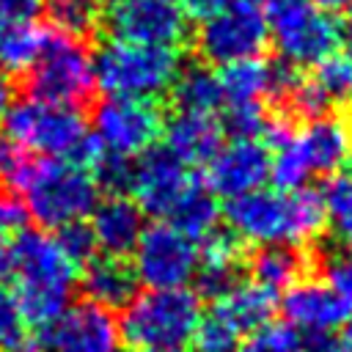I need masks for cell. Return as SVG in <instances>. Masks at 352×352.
<instances>
[{"mask_svg": "<svg viewBox=\"0 0 352 352\" xmlns=\"http://www.w3.org/2000/svg\"><path fill=\"white\" fill-rule=\"evenodd\" d=\"M11 278L28 324L44 330L72 305L80 264L63 250L55 234L25 228L11 239Z\"/></svg>", "mask_w": 352, "mask_h": 352, "instance_id": "obj_1", "label": "cell"}, {"mask_svg": "<svg viewBox=\"0 0 352 352\" xmlns=\"http://www.w3.org/2000/svg\"><path fill=\"white\" fill-rule=\"evenodd\" d=\"M226 223L236 239L256 248H305L324 228L322 192L302 190H267L258 187L226 204Z\"/></svg>", "mask_w": 352, "mask_h": 352, "instance_id": "obj_2", "label": "cell"}, {"mask_svg": "<svg viewBox=\"0 0 352 352\" xmlns=\"http://www.w3.org/2000/svg\"><path fill=\"white\" fill-rule=\"evenodd\" d=\"M201 316V300L187 286L146 289L124 305L121 341L132 352H190Z\"/></svg>", "mask_w": 352, "mask_h": 352, "instance_id": "obj_3", "label": "cell"}, {"mask_svg": "<svg viewBox=\"0 0 352 352\" xmlns=\"http://www.w3.org/2000/svg\"><path fill=\"white\" fill-rule=\"evenodd\" d=\"M3 135L44 160H69L88 165L96 154L91 126L77 107L33 96L14 102L6 110Z\"/></svg>", "mask_w": 352, "mask_h": 352, "instance_id": "obj_4", "label": "cell"}, {"mask_svg": "<svg viewBox=\"0 0 352 352\" xmlns=\"http://www.w3.org/2000/svg\"><path fill=\"white\" fill-rule=\"evenodd\" d=\"M19 192L28 214L44 228L82 223L99 201V184L88 165L44 157L36 160Z\"/></svg>", "mask_w": 352, "mask_h": 352, "instance_id": "obj_5", "label": "cell"}, {"mask_svg": "<svg viewBox=\"0 0 352 352\" xmlns=\"http://www.w3.org/2000/svg\"><path fill=\"white\" fill-rule=\"evenodd\" d=\"M182 58L176 47H151L107 38L94 55V80L107 96L157 99L170 91Z\"/></svg>", "mask_w": 352, "mask_h": 352, "instance_id": "obj_6", "label": "cell"}, {"mask_svg": "<svg viewBox=\"0 0 352 352\" xmlns=\"http://www.w3.org/2000/svg\"><path fill=\"white\" fill-rule=\"evenodd\" d=\"M267 33L280 60L305 69L336 55L341 25L311 0H267Z\"/></svg>", "mask_w": 352, "mask_h": 352, "instance_id": "obj_7", "label": "cell"}, {"mask_svg": "<svg viewBox=\"0 0 352 352\" xmlns=\"http://www.w3.org/2000/svg\"><path fill=\"white\" fill-rule=\"evenodd\" d=\"M96 88L94 55L82 38L63 30H44L38 55L28 69V91L33 99L77 107Z\"/></svg>", "mask_w": 352, "mask_h": 352, "instance_id": "obj_8", "label": "cell"}, {"mask_svg": "<svg viewBox=\"0 0 352 352\" xmlns=\"http://www.w3.org/2000/svg\"><path fill=\"white\" fill-rule=\"evenodd\" d=\"M267 19L258 3L234 0L206 16L195 30V50L212 66H228L245 58H258L267 47Z\"/></svg>", "mask_w": 352, "mask_h": 352, "instance_id": "obj_9", "label": "cell"}, {"mask_svg": "<svg viewBox=\"0 0 352 352\" xmlns=\"http://www.w3.org/2000/svg\"><path fill=\"white\" fill-rule=\"evenodd\" d=\"M198 261V239L187 236L168 220L146 226L132 250L135 280L146 283V289H184L195 278Z\"/></svg>", "mask_w": 352, "mask_h": 352, "instance_id": "obj_10", "label": "cell"}, {"mask_svg": "<svg viewBox=\"0 0 352 352\" xmlns=\"http://www.w3.org/2000/svg\"><path fill=\"white\" fill-rule=\"evenodd\" d=\"M162 132V113L151 99H126V96H104L96 104L91 138L96 151L138 160L143 151L154 148Z\"/></svg>", "mask_w": 352, "mask_h": 352, "instance_id": "obj_11", "label": "cell"}, {"mask_svg": "<svg viewBox=\"0 0 352 352\" xmlns=\"http://www.w3.org/2000/svg\"><path fill=\"white\" fill-rule=\"evenodd\" d=\"M102 25L110 38L151 47H176L190 30L176 0H102Z\"/></svg>", "mask_w": 352, "mask_h": 352, "instance_id": "obj_12", "label": "cell"}, {"mask_svg": "<svg viewBox=\"0 0 352 352\" xmlns=\"http://www.w3.org/2000/svg\"><path fill=\"white\" fill-rule=\"evenodd\" d=\"M41 352H121V327L110 308L94 302L69 305L38 338Z\"/></svg>", "mask_w": 352, "mask_h": 352, "instance_id": "obj_13", "label": "cell"}, {"mask_svg": "<svg viewBox=\"0 0 352 352\" xmlns=\"http://www.w3.org/2000/svg\"><path fill=\"white\" fill-rule=\"evenodd\" d=\"M192 184L195 179L190 176L187 165L179 162L165 146H154L143 151L138 160H132L126 190L132 192V201L140 206V212L165 220Z\"/></svg>", "mask_w": 352, "mask_h": 352, "instance_id": "obj_14", "label": "cell"}, {"mask_svg": "<svg viewBox=\"0 0 352 352\" xmlns=\"http://www.w3.org/2000/svg\"><path fill=\"white\" fill-rule=\"evenodd\" d=\"M270 179V148L261 138H231L206 162L204 187L217 198H239Z\"/></svg>", "mask_w": 352, "mask_h": 352, "instance_id": "obj_15", "label": "cell"}, {"mask_svg": "<svg viewBox=\"0 0 352 352\" xmlns=\"http://www.w3.org/2000/svg\"><path fill=\"white\" fill-rule=\"evenodd\" d=\"M280 314L286 327H292L300 338L319 341L344 324L349 308L324 280H297L283 292Z\"/></svg>", "mask_w": 352, "mask_h": 352, "instance_id": "obj_16", "label": "cell"}, {"mask_svg": "<svg viewBox=\"0 0 352 352\" xmlns=\"http://www.w3.org/2000/svg\"><path fill=\"white\" fill-rule=\"evenodd\" d=\"M294 146L311 176H336L352 157V129L344 118L324 113L294 129Z\"/></svg>", "mask_w": 352, "mask_h": 352, "instance_id": "obj_17", "label": "cell"}, {"mask_svg": "<svg viewBox=\"0 0 352 352\" xmlns=\"http://www.w3.org/2000/svg\"><path fill=\"white\" fill-rule=\"evenodd\" d=\"M88 228L96 250H102L104 256L121 258L135 250L146 223H143L140 206L132 198L116 192V195H107L104 201H96Z\"/></svg>", "mask_w": 352, "mask_h": 352, "instance_id": "obj_18", "label": "cell"}, {"mask_svg": "<svg viewBox=\"0 0 352 352\" xmlns=\"http://www.w3.org/2000/svg\"><path fill=\"white\" fill-rule=\"evenodd\" d=\"M165 148L190 165H206L214 151L223 146V124L214 116L201 113H176L168 124H162Z\"/></svg>", "mask_w": 352, "mask_h": 352, "instance_id": "obj_19", "label": "cell"}, {"mask_svg": "<svg viewBox=\"0 0 352 352\" xmlns=\"http://www.w3.org/2000/svg\"><path fill=\"white\" fill-rule=\"evenodd\" d=\"M80 283H82L88 302L102 305V308L126 305L135 294V272L116 256H102V258H91L88 264H82Z\"/></svg>", "mask_w": 352, "mask_h": 352, "instance_id": "obj_20", "label": "cell"}, {"mask_svg": "<svg viewBox=\"0 0 352 352\" xmlns=\"http://www.w3.org/2000/svg\"><path fill=\"white\" fill-rule=\"evenodd\" d=\"M170 96L176 104V113H201V116H214L223 107V88H220V77L214 69L195 63V66H184L173 85H170Z\"/></svg>", "mask_w": 352, "mask_h": 352, "instance_id": "obj_21", "label": "cell"}, {"mask_svg": "<svg viewBox=\"0 0 352 352\" xmlns=\"http://www.w3.org/2000/svg\"><path fill=\"white\" fill-rule=\"evenodd\" d=\"M212 308L220 311L242 336H248L256 327L270 322L272 308H275V294H270L267 289L256 286L253 280L234 283L228 292H223L217 297V302Z\"/></svg>", "mask_w": 352, "mask_h": 352, "instance_id": "obj_22", "label": "cell"}, {"mask_svg": "<svg viewBox=\"0 0 352 352\" xmlns=\"http://www.w3.org/2000/svg\"><path fill=\"white\" fill-rule=\"evenodd\" d=\"M302 272H305V258L300 248H283V245L258 248L250 258V280L275 297L292 289L297 280H302Z\"/></svg>", "mask_w": 352, "mask_h": 352, "instance_id": "obj_23", "label": "cell"}, {"mask_svg": "<svg viewBox=\"0 0 352 352\" xmlns=\"http://www.w3.org/2000/svg\"><path fill=\"white\" fill-rule=\"evenodd\" d=\"M236 270H239V250L236 242L226 234H212L204 239L201 248V261H198V272L195 280L201 286V292L220 297L223 292H228L236 283Z\"/></svg>", "mask_w": 352, "mask_h": 352, "instance_id": "obj_24", "label": "cell"}, {"mask_svg": "<svg viewBox=\"0 0 352 352\" xmlns=\"http://www.w3.org/2000/svg\"><path fill=\"white\" fill-rule=\"evenodd\" d=\"M223 88V107L236 104H261L270 96V63L261 58H245L217 72Z\"/></svg>", "mask_w": 352, "mask_h": 352, "instance_id": "obj_25", "label": "cell"}, {"mask_svg": "<svg viewBox=\"0 0 352 352\" xmlns=\"http://www.w3.org/2000/svg\"><path fill=\"white\" fill-rule=\"evenodd\" d=\"M217 217H220V209H217L214 195L204 184L195 182L165 220L173 223L176 228H182L192 239H206V236L214 234Z\"/></svg>", "mask_w": 352, "mask_h": 352, "instance_id": "obj_26", "label": "cell"}, {"mask_svg": "<svg viewBox=\"0 0 352 352\" xmlns=\"http://www.w3.org/2000/svg\"><path fill=\"white\" fill-rule=\"evenodd\" d=\"M44 30L33 22H0V72L3 74H25L41 47Z\"/></svg>", "mask_w": 352, "mask_h": 352, "instance_id": "obj_27", "label": "cell"}, {"mask_svg": "<svg viewBox=\"0 0 352 352\" xmlns=\"http://www.w3.org/2000/svg\"><path fill=\"white\" fill-rule=\"evenodd\" d=\"M324 223L341 250H352V170H341L322 192Z\"/></svg>", "mask_w": 352, "mask_h": 352, "instance_id": "obj_28", "label": "cell"}, {"mask_svg": "<svg viewBox=\"0 0 352 352\" xmlns=\"http://www.w3.org/2000/svg\"><path fill=\"white\" fill-rule=\"evenodd\" d=\"M38 341L14 292L0 283V352H36Z\"/></svg>", "mask_w": 352, "mask_h": 352, "instance_id": "obj_29", "label": "cell"}, {"mask_svg": "<svg viewBox=\"0 0 352 352\" xmlns=\"http://www.w3.org/2000/svg\"><path fill=\"white\" fill-rule=\"evenodd\" d=\"M44 8L55 30L82 38L96 25H102V0H47Z\"/></svg>", "mask_w": 352, "mask_h": 352, "instance_id": "obj_30", "label": "cell"}, {"mask_svg": "<svg viewBox=\"0 0 352 352\" xmlns=\"http://www.w3.org/2000/svg\"><path fill=\"white\" fill-rule=\"evenodd\" d=\"M242 333L220 314V311H209L201 316V324L195 330L192 346L190 352H236L242 344Z\"/></svg>", "mask_w": 352, "mask_h": 352, "instance_id": "obj_31", "label": "cell"}, {"mask_svg": "<svg viewBox=\"0 0 352 352\" xmlns=\"http://www.w3.org/2000/svg\"><path fill=\"white\" fill-rule=\"evenodd\" d=\"M308 80L322 91L330 104H336L352 94V63L341 55H330L327 60L314 66V74Z\"/></svg>", "mask_w": 352, "mask_h": 352, "instance_id": "obj_32", "label": "cell"}, {"mask_svg": "<svg viewBox=\"0 0 352 352\" xmlns=\"http://www.w3.org/2000/svg\"><path fill=\"white\" fill-rule=\"evenodd\" d=\"M236 352H305V344L292 327L267 322L248 333Z\"/></svg>", "mask_w": 352, "mask_h": 352, "instance_id": "obj_33", "label": "cell"}, {"mask_svg": "<svg viewBox=\"0 0 352 352\" xmlns=\"http://www.w3.org/2000/svg\"><path fill=\"white\" fill-rule=\"evenodd\" d=\"M36 154H30L28 148H22L19 143H14L11 138H0V184L8 190H19L30 173V168L36 165Z\"/></svg>", "mask_w": 352, "mask_h": 352, "instance_id": "obj_34", "label": "cell"}, {"mask_svg": "<svg viewBox=\"0 0 352 352\" xmlns=\"http://www.w3.org/2000/svg\"><path fill=\"white\" fill-rule=\"evenodd\" d=\"M220 124L234 138H261L267 116L261 104H236V107H226V116Z\"/></svg>", "mask_w": 352, "mask_h": 352, "instance_id": "obj_35", "label": "cell"}, {"mask_svg": "<svg viewBox=\"0 0 352 352\" xmlns=\"http://www.w3.org/2000/svg\"><path fill=\"white\" fill-rule=\"evenodd\" d=\"M324 283L352 311V250H341V253H333L327 258V264H324Z\"/></svg>", "mask_w": 352, "mask_h": 352, "instance_id": "obj_36", "label": "cell"}, {"mask_svg": "<svg viewBox=\"0 0 352 352\" xmlns=\"http://www.w3.org/2000/svg\"><path fill=\"white\" fill-rule=\"evenodd\" d=\"M58 239H60V245H63V250L82 267V264H88L91 258H94V250H96V245H94V236H91V228L88 226H82V223H74V226H66V228H58V234H55Z\"/></svg>", "mask_w": 352, "mask_h": 352, "instance_id": "obj_37", "label": "cell"}, {"mask_svg": "<svg viewBox=\"0 0 352 352\" xmlns=\"http://www.w3.org/2000/svg\"><path fill=\"white\" fill-rule=\"evenodd\" d=\"M28 209L25 201L14 192H0V231L8 236H16L28 226Z\"/></svg>", "mask_w": 352, "mask_h": 352, "instance_id": "obj_38", "label": "cell"}, {"mask_svg": "<svg viewBox=\"0 0 352 352\" xmlns=\"http://www.w3.org/2000/svg\"><path fill=\"white\" fill-rule=\"evenodd\" d=\"M47 0H0V22H33Z\"/></svg>", "mask_w": 352, "mask_h": 352, "instance_id": "obj_39", "label": "cell"}, {"mask_svg": "<svg viewBox=\"0 0 352 352\" xmlns=\"http://www.w3.org/2000/svg\"><path fill=\"white\" fill-rule=\"evenodd\" d=\"M182 8H184V14L190 16H206V14H212V11H217V8H223V6H228V3H234V0H176Z\"/></svg>", "mask_w": 352, "mask_h": 352, "instance_id": "obj_40", "label": "cell"}, {"mask_svg": "<svg viewBox=\"0 0 352 352\" xmlns=\"http://www.w3.org/2000/svg\"><path fill=\"white\" fill-rule=\"evenodd\" d=\"M11 239L14 236L0 231V283L11 275Z\"/></svg>", "mask_w": 352, "mask_h": 352, "instance_id": "obj_41", "label": "cell"}, {"mask_svg": "<svg viewBox=\"0 0 352 352\" xmlns=\"http://www.w3.org/2000/svg\"><path fill=\"white\" fill-rule=\"evenodd\" d=\"M14 104V82L8 74L0 72V118L6 116V110Z\"/></svg>", "mask_w": 352, "mask_h": 352, "instance_id": "obj_42", "label": "cell"}, {"mask_svg": "<svg viewBox=\"0 0 352 352\" xmlns=\"http://www.w3.org/2000/svg\"><path fill=\"white\" fill-rule=\"evenodd\" d=\"M336 352H352V314H346L344 324L338 327V341H336Z\"/></svg>", "mask_w": 352, "mask_h": 352, "instance_id": "obj_43", "label": "cell"}, {"mask_svg": "<svg viewBox=\"0 0 352 352\" xmlns=\"http://www.w3.org/2000/svg\"><path fill=\"white\" fill-rule=\"evenodd\" d=\"M314 6H319L322 11L327 14H336V11H352V0H311Z\"/></svg>", "mask_w": 352, "mask_h": 352, "instance_id": "obj_44", "label": "cell"}, {"mask_svg": "<svg viewBox=\"0 0 352 352\" xmlns=\"http://www.w3.org/2000/svg\"><path fill=\"white\" fill-rule=\"evenodd\" d=\"M341 44H344V52H346L344 58L352 63V16H349L346 25L341 28Z\"/></svg>", "mask_w": 352, "mask_h": 352, "instance_id": "obj_45", "label": "cell"}, {"mask_svg": "<svg viewBox=\"0 0 352 352\" xmlns=\"http://www.w3.org/2000/svg\"><path fill=\"white\" fill-rule=\"evenodd\" d=\"M305 352H336V344H330V338H319V341H308Z\"/></svg>", "mask_w": 352, "mask_h": 352, "instance_id": "obj_46", "label": "cell"}, {"mask_svg": "<svg viewBox=\"0 0 352 352\" xmlns=\"http://www.w3.org/2000/svg\"><path fill=\"white\" fill-rule=\"evenodd\" d=\"M349 129H352V121H349Z\"/></svg>", "mask_w": 352, "mask_h": 352, "instance_id": "obj_47", "label": "cell"}]
</instances>
